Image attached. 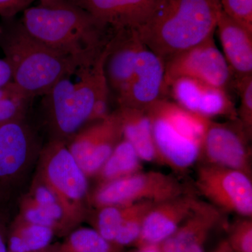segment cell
Wrapping results in <instances>:
<instances>
[{
	"instance_id": "obj_6",
	"label": "cell",
	"mask_w": 252,
	"mask_h": 252,
	"mask_svg": "<svg viewBox=\"0 0 252 252\" xmlns=\"http://www.w3.org/2000/svg\"><path fill=\"white\" fill-rule=\"evenodd\" d=\"M190 191L171 175L140 171L99 185L91 201L97 208L140 201L159 203Z\"/></svg>"
},
{
	"instance_id": "obj_22",
	"label": "cell",
	"mask_w": 252,
	"mask_h": 252,
	"mask_svg": "<svg viewBox=\"0 0 252 252\" xmlns=\"http://www.w3.org/2000/svg\"><path fill=\"white\" fill-rule=\"evenodd\" d=\"M142 162L130 142L123 138L96 175L99 185L142 171Z\"/></svg>"
},
{
	"instance_id": "obj_1",
	"label": "cell",
	"mask_w": 252,
	"mask_h": 252,
	"mask_svg": "<svg viewBox=\"0 0 252 252\" xmlns=\"http://www.w3.org/2000/svg\"><path fill=\"white\" fill-rule=\"evenodd\" d=\"M22 13L21 24L33 37L72 58L80 66L94 64L116 30L72 0H38Z\"/></svg>"
},
{
	"instance_id": "obj_19",
	"label": "cell",
	"mask_w": 252,
	"mask_h": 252,
	"mask_svg": "<svg viewBox=\"0 0 252 252\" xmlns=\"http://www.w3.org/2000/svg\"><path fill=\"white\" fill-rule=\"evenodd\" d=\"M216 30L234 79L252 75V32L222 9Z\"/></svg>"
},
{
	"instance_id": "obj_14",
	"label": "cell",
	"mask_w": 252,
	"mask_h": 252,
	"mask_svg": "<svg viewBox=\"0 0 252 252\" xmlns=\"http://www.w3.org/2000/svg\"><path fill=\"white\" fill-rule=\"evenodd\" d=\"M145 46L137 30H116L108 44L104 74L109 90L116 97L126 90L133 76L137 60Z\"/></svg>"
},
{
	"instance_id": "obj_25",
	"label": "cell",
	"mask_w": 252,
	"mask_h": 252,
	"mask_svg": "<svg viewBox=\"0 0 252 252\" xmlns=\"http://www.w3.org/2000/svg\"><path fill=\"white\" fill-rule=\"evenodd\" d=\"M154 204L151 201H140L127 205L122 227L114 241L116 248L121 250L124 247L135 245L140 236L144 220Z\"/></svg>"
},
{
	"instance_id": "obj_30",
	"label": "cell",
	"mask_w": 252,
	"mask_h": 252,
	"mask_svg": "<svg viewBox=\"0 0 252 252\" xmlns=\"http://www.w3.org/2000/svg\"><path fill=\"white\" fill-rule=\"evenodd\" d=\"M223 12L252 32V0H220Z\"/></svg>"
},
{
	"instance_id": "obj_17",
	"label": "cell",
	"mask_w": 252,
	"mask_h": 252,
	"mask_svg": "<svg viewBox=\"0 0 252 252\" xmlns=\"http://www.w3.org/2000/svg\"><path fill=\"white\" fill-rule=\"evenodd\" d=\"M147 112L152 120L154 144L160 164L180 173L188 171L200 159L201 144L182 135L152 109Z\"/></svg>"
},
{
	"instance_id": "obj_2",
	"label": "cell",
	"mask_w": 252,
	"mask_h": 252,
	"mask_svg": "<svg viewBox=\"0 0 252 252\" xmlns=\"http://www.w3.org/2000/svg\"><path fill=\"white\" fill-rule=\"evenodd\" d=\"M108 44L98 59L81 66L43 95L44 123L50 140L67 144L81 128L109 112V88L104 74Z\"/></svg>"
},
{
	"instance_id": "obj_16",
	"label": "cell",
	"mask_w": 252,
	"mask_h": 252,
	"mask_svg": "<svg viewBox=\"0 0 252 252\" xmlns=\"http://www.w3.org/2000/svg\"><path fill=\"white\" fill-rule=\"evenodd\" d=\"M222 220L220 210L208 202L199 200L183 223L160 244L162 252H205L207 239Z\"/></svg>"
},
{
	"instance_id": "obj_21",
	"label": "cell",
	"mask_w": 252,
	"mask_h": 252,
	"mask_svg": "<svg viewBox=\"0 0 252 252\" xmlns=\"http://www.w3.org/2000/svg\"><path fill=\"white\" fill-rule=\"evenodd\" d=\"M54 235L51 228L31 223L18 215L8 227V251L40 252L50 247Z\"/></svg>"
},
{
	"instance_id": "obj_24",
	"label": "cell",
	"mask_w": 252,
	"mask_h": 252,
	"mask_svg": "<svg viewBox=\"0 0 252 252\" xmlns=\"http://www.w3.org/2000/svg\"><path fill=\"white\" fill-rule=\"evenodd\" d=\"M197 114L211 119L225 117L228 120L238 119V112L228 91L207 84L200 99Z\"/></svg>"
},
{
	"instance_id": "obj_8",
	"label": "cell",
	"mask_w": 252,
	"mask_h": 252,
	"mask_svg": "<svg viewBox=\"0 0 252 252\" xmlns=\"http://www.w3.org/2000/svg\"><path fill=\"white\" fill-rule=\"evenodd\" d=\"M195 187L221 212L252 217V182L245 172L203 164L197 170Z\"/></svg>"
},
{
	"instance_id": "obj_5",
	"label": "cell",
	"mask_w": 252,
	"mask_h": 252,
	"mask_svg": "<svg viewBox=\"0 0 252 252\" xmlns=\"http://www.w3.org/2000/svg\"><path fill=\"white\" fill-rule=\"evenodd\" d=\"M38 175L62 203L74 228L85 219L89 203L87 176L61 141L50 140L40 152Z\"/></svg>"
},
{
	"instance_id": "obj_18",
	"label": "cell",
	"mask_w": 252,
	"mask_h": 252,
	"mask_svg": "<svg viewBox=\"0 0 252 252\" xmlns=\"http://www.w3.org/2000/svg\"><path fill=\"white\" fill-rule=\"evenodd\" d=\"M114 30H137L148 20L159 0H72Z\"/></svg>"
},
{
	"instance_id": "obj_23",
	"label": "cell",
	"mask_w": 252,
	"mask_h": 252,
	"mask_svg": "<svg viewBox=\"0 0 252 252\" xmlns=\"http://www.w3.org/2000/svg\"><path fill=\"white\" fill-rule=\"evenodd\" d=\"M51 252H119L120 250L104 240L93 228L73 230L62 243L51 248Z\"/></svg>"
},
{
	"instance_id": "obj_40",
	"label": "cell",
	"mask_w": 252,
	"mask_h": 252,
	"mask_svg": "<svg viewBox=\"0 0 252 252\" xmlns=\"http://www.w3.org/2000/svg\"><path fill=\"white\" fill-rule=\"evenodd\" d=\"M7 252H11L8 251Z\"/></svg>"
},
{
	"instance_id": "obj_4",
	"label": "cell",
	"mask_w": 252,
	"mask_h": 252,
	"mask_svg": "<svg viewBox=\"0 0 252 252\" xmlns=\"http://www.w3.org/2000/svg\"><path fill=\"white\" fill-rule=\"evenodd\" d=\"M4 20L0 48L12 71L13 82L34 99L43 96L80 64L31 35L20 20Z\"/></svg>"
},
{
	"instance_id": "obj_7",
	"label": "cell",
	"mask_w": 252,
	"mask_h": 252,
	"mask_svg": "<svg viewBox=\"0 0 252 252\" xmlns=\"http://www.w3.org/2000/svg\"><path fill=\"white\" fill-rule=\"evenodd\" d=\"M35 130L26 117L0 124V198L7 200L27 174L39 152Z\"/></svg>"
},
{
	"instance_id": "obj_33",
	"label": "cell",
	"mask_w": 252,
	"mask_h": 252,
	"mask_svg": "<svg viewBox=\"0 0 252 252\" xmlns=\"http://www.w3.org/2000/svg\"><path fill=\"white\" fill-rule=\"evenodd\" d=\"M13 82L12 71L4 59H0V88Z\"/></svg>"
},
{
	"instance_id": "obj_20",
	"label": "cell",
	"mask_w": 252,
	"mask_h": 252,
	"mask_svg": "<svg viewBox=\"0 0 252 252\" xmlns=\"http://www.w3.org/2000/svg\"><path fill=\"white\" fill-rule=\"evenodd\" d=\"M117 111L122 123L123 138L130 142L142 161L160 164L147 110L119 107Z\"/></svg>"
},
{
	"instance_id": "obj_34",
	"label": "cell",
	"mask_w": 252,
	"mask_h": 252,
	"mask_svg": "<svg viewBox=\"0 0 252 252\" xmlns=\"http://www.w3.org/2000/svg\"><path fill=\"white\" fill-rule=\"evenodd\" d=\"M17 89L18 87L15 85L14 82L10 83V84L4 86V87L0 88V99L9 95V94H12L13 92H14Z\"/></svg>"
},
{
	"instance_id": "obj_9",
	"label": "cell",
	"mask_w": 252,
	"mask_h": 252,
	"mask_svg": "<svg viewBox=\"0 0 252 252\" xmlns=\"http://www.w3.org/2000/svg\"><path fill=\"white\" fill-rule=\"evenodd\" d=\"M181 77L193 78L227 91L233 87L235 79L224 56L215 44L214 36L165 63L166 94L169 84Z\"/></svg>"
},
{
	"instance_id": "obj_29",
	"label": "cell",
	"mask_w": 252,
	"mask_h": 252,
	"mask_svg": "<svg viewBox=\"0 0 252 252\" xmlns=\"http://www.w3.org/2000/svg\"><path fill=\"white\" fill-rule=\"evenodd\" d=\"M228 245L234 252H252V217H240L230 225Z\"/></svg>"
},
{
	"instance_id": "obj_32",
	"label": "cell",
	"mask_w": 252,
	"mask_h": 252,
	"mask_svg": "<svg viewBox=\"0 0 252 252\" xmlns=\"http://www.w3.org/2000/svg\"><path fill=\"white\" fill-rule=\"evenodd\" d=\"M8 217L0 210V252H7V233L9 227Z\"/></svg>"
},
{
	"instance_id": "obj_11",
	"label": "cell",
	"mask_w": 252,
	"mask_h": 252,
	"mask_svg": "<svg viewBox=\"0 0 252 252\" xmlns=\"http://www.w3.org/2000/svg\"><path fill=\"white\" fill-rule=\"evenodd\" d=\"M123 139L117 109L107 117L84 126L67 143V148L87 177L96 176Z\"/></svg>"
},
{
	"instance_id": "obj_38",
	"label": "cell",
	"mask_w": 252,
	"mask_h": 252,
	"mask_svg": "<svg viewBox=\"0 0 252 252\" xmlns=\"http://www.w3.org/2000/svg\"><path fill=\"white\" fill-rule=\"evenodd\" d=\"M1 26H0V34H1Z\"/></svg>"
},
{
	"instance_id": "obj_35",
	"label": "cell",
	"mask_w": 252,
	"mask_h": 252,
	"mask_svg": "<svg viewBox=\"0 0 252 252\" xmlns=\"http://www.w3.org/2000/svg\"><path fill=\"white\" fill-rule=\"evenodd\" d=\"M135 252H162L160 245H149L137 248Z\"/></svg>"
},
{
	"instance_id": "obj_26",
	"label": "cell",
	"mask_w": 252,
	"mask_h": 252,
	"mask_svg": "<svg viewBox=\"0 0 252 252\" xmlns=\"http://www.w3.org/2000/svg\"><path fill=\"white\" fill-rule=\"evenodd\" d=\"M207 84L187 77L174 79L169 84L167 95H170L175 103L190 112L197 114L200 99Z\"/></svg>"
},
{
	"instance_id": "obj_12",
	"label": "cell",
	"mask_w": 252,
	"mask_h": 252,
	"mask_svg": "<svg viewBox=\"0 0 252 252\" xmlns=\"http://www.w3.org/2000/svg\"><path fill=\"white\" fill-rule=\"evenodd\" d=\"M166 96L165 62L145 46L128 86L117 97L119 107L147 110Z\"/></svg>"
},
{
	"instance_id": "obj_10",
	"label": "cell",
	"mask_w": 252,
	"mask_h": 252,
	"mask_svg": "<svg viewBox=\"0 0 252 252\" xmlns=\"http://www.w3.org/2000/svg\"><path fill=\"white\" fill-rule=\"evenodd\" d=\"M252 137L238 119L211 120L202 143L200 158L205 164L245 172L252 177Z\"/></svg>"
},
{
	"instance_id": "obj_27",
	"label": "cell",
	"mask_w": 252,
	"mask_h": 252,
	"mask_svg": "<svg viewBox=\"0 0 252 252\" xmlns=\"http://www.w3.org/2000/svg\"><path fill=\"white\" fill-rule=\"evenodd\" d=\"M127 205L128 204L110 205L97 208L98 212L94 217L93 228L112 245H114V241L122 227Z\"/></svg>"
},
{
	"instance_id": "obj_15",
	"label": "cell",
	"mask_w": 252,
	"mask_h": 252,
	"mask_svg": "<svg viewBox=\"0 0 252 252\" xmlns=\"http://www.w3.org/2000/svg\"><path fill=\"white\" fill-rule=\"evenodd\" d=\"M18 215L31 223L51 228L55 235H67L75 229L56 194L38 174L21 200Z\"/></svg>"
},
{
	"instance_id": "obj_31",
	"label": "cell",
	"mask_w": 252,
	"mask_h": 252,
	"mask_svg": "<svg viewBox=\"0 0 252 252\" xmlns=\"http://www.w3.org/2000/svg\"><path fill=\"white\" fill-rule=\"evenodd\" d=\"M38 0H0V16L4 20L13 19Z\"/></svg>"
},
{
	"instance_id": "obj_37",
	"label": "cell",
	"mask_w": 252,
	"mask_h": 252,
	"mask_svg": "<svg viewBox=\"0 0 252 252\" xmlns=\"http://www.w3.org/2000/svg\"><path fill=\"white\" fill-rule=\"evenodd\" d=\"M40 252H51V250H50L49 248H48L47 249H46V250H44V251H41Z\"/></svg>"
},
{
	"instance_id": "obj_28",
	"label": "cell",
	"mask_w": 252,
	"mask_h": 252,
	"mask_svg": "<svg viewBox=\"0 0 252 252\" xmlns=\"http://www.w3.org/2000/svg\"><path fill=\"white\" fill-rule=\"evenodd\" d=\"M233 89L240 97V107L237 109L238 119L250 136L252 135V75L236 78Z\"/></svg>"
},
{
	"instance_id": "obj_36",
	"label": "cell",
	"mask_w": 252,
	"mask_h": 252,
	"mask_svg": "<svg viewBox=\"0 0 252 252\" xmlns=\"http://www.w3.org/2000/svg\"><path fill=\"white\" fill-rule=\"evenodd\" d=\"M212 252H234L230 248L229 245H228V242L226 240H223L220 242L216 248L213 250Z\"/></svg>"
},
{
	"instance_id": "obj_39",
	"label": "cell",
	"mask_w": 252,
	"mask_h": 252,
	"mask_svg": "<svg viewBox=\"0 0 252 252\" xmlns=\"http://www.w3.org/2000/svg\"><path fill=\"white\" fill-rule=\"evenodd\" d=\"M1 202L2 201H1V198H0V203H1Z\"/></svg>"
},
{
	"instance_id": "obj_3",
	"label": "cell",
	"mask_w": 252,
	"mask_h": 252,
	"mask_svg": "<svg viewBox=\"0 0 252 252\" xmlns=\"http://www.w3.org/2000/svg\"><path fill=\"white\" fill-rule=\"evenodd\" d=\"M220 11V0H159L137 31L165 63L213 36Z\"/></svg>"
},
{
	"instance_id": "obj_13",
	"label": "cell",
	"mask_w": 252,
	"mask_h": 252,
	"mask_svg": "<svg viewBox=\"0 0 252 252\" xmlns=\"http://www.w3.org/2000/svg\"><path fill=\"white\" fill-rule=\"evenodd\" d=\"M193 191L154 204L145 220L136 248L160 245L178 228L198 203Z\"/></svg>"
}]
</instances>
